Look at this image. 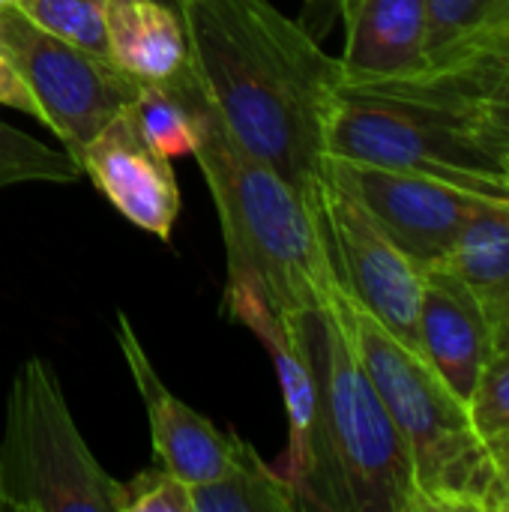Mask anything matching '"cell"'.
<instances>
[{"mask_svg":"<svg viewBox=\"0 0 509 512\" xmlns=\"http://www.w3.org/2000/svg\"><path fill=\"white\" fill-rule=\"evenodd\" d=\"M204 99L255 159L303 195L327 159L342 63L270 0H180Z\"/></svg>","mask_w":509,"mask_h":512,"instance_id":"1","label":"cell"},{"mask_svg":"<svg viewBox=\"0 0 509 512\" xmlns=\"http://www.w3.org/2000/svg\"><path fill=\"white\" fill-rule=\"evenodd\" d=\"M336 297L303 315L318 405L312 432L300 456L285 465V477L300 510L426 512L408 447L354 348Z\"/></svg>","mask_w":509,"mask_h":512,"instance_id":"2","label":"cell"},{"mask_svg":"<svg viewBox=\"0 0 509 512\" xmlns=\"http://www.w3.org/2000/svg\"><path fill=\"white\" fill-rule=\"evenodd\" d=\"M195 162L225 240V288H246L282 315L333 303L342 288L309 195L240 147L210 102L201 108Z\"/></svg>","mask_w":509,"mask_h":512,"instance_id":"3","label":"cell"},{"mask_svg":"<svg viewBox=\"0 0 509 512\" xmlns=\"http://www.w3.org/2000/svg\"><path fill=\"white\" fill-rule=\"evenodd\" d=\"M327 156L423 174L509 201L504 153L480 117L420 75L342 84L327 123Z\"/></svg>","mask_w":509,"mask_h":512,"instance_id":"4","label":"cell"},{"mask_svg":"<svg viewBox=\"0 0 509 512\" xmlns=\"http://www.w3.org/2000/svg\"><path fill=\"white\" fill-rule=\"evenodd\" d=\"M354 348L381 393L414 465L426 512H492L498 465L471 423L468 402L366 309L339 291Z\"/></svg>","mask_w":509,"mask_h":512,"instance_id":"5","label":"cell"},{"mask_svg":"<svg viewBox=\"0 0 509 512\" xmlns=\"http://www.w3.org/2000/svg\"><path fill=\"white\" fill-rule=\"evenodd\" d=\"M0 507L18 512H120V483L87 447L57 372L18 366L0 432Z\"/></svg>","mask_w":509,"mask_h":512,"instance_id":"6","label":"cell"},{"mask_svg":"<svg viewBox=\"0 0 509 512\" xmlns=\"http://www.w3.org/2000/svg\"><path fill=\"white\" fill-rule=\"evenodd\" d=\"M0 45L36 96L45 129L60 138L72 159H78L141 87V81L111 60L33 24L15 6L0 9Z\"/></svg>","mask_w":509,"mask_h":512,"instance_id":"7","label":"cell"},{"mask_svg":"<svg viewBox=\"0 0 509 512\" xmlns=\"http://www.w3.org/2000/svg\"><path fill=\"white\" fill-rule=\"evenodd\" d=\"M339 288L402 345L420 354L423 270L393 243L369 210L321 174L309 192ZM423 357V354H420Z\"/></svg>","mask_w":509,"mask_h":512,"instance_id":"8","label":"cell"},{"mask_svg":"<svg viewBox=\"0 0 509 512\" xmlns=\"http://www.w3.org/2000/svg\"><path fill=\"white\" fill-rule=\"evenodd\" d=\"M324 177L357 198L420 270L447 258L468 216L486 201V195L435 177L333 156L324 159Z\"/></svg>","mask_w":509,"mask_h":512,"instance_id":"9","label":"cell"},{"mask_svg":"<svg viewBox=\"0 0 509 512\" xmlns=\"http://www.w3.org/2000/svg\"><path fill=\"white\" fill-rule=\"evenodd\" d=\"M75 162L123 219L159 240H171L180 216V183L171 159L144 138L129 108H123Z\"/></svg>","mask_w":509,"mask_h":512,"instance_id":"10","label":"cell"},{"mask_svg":"<svg viewBox=\"0 0 509 512\" xmlns=\"http://www.w3.org/2000/svg\"><path fill=\"white\" fill-rule=\"evenodd\" d=\"M117 345L123 354V363L129 366V375L141 393V402L147 408L150 420V444L153 459L168 474L180 477L186 486H201L216 477H222L234 462L237 435L222 432L213 426L204 414L189 408L183 399H177L159 372L153 369V360L147 348L141 345L129 315L117 312Z\"/></svg>","mask_w":509,"mask_h":512,"instance_id":"11","label":"cell"},{"mask_svg":"<svg viewBox=\"0 0 509 512\" xmlns=\"http://www.w3.org/2000/svg\"><path fill=\"white\" fill-rule=\"evenodd\" d=\"M495 351V330L483 300L447 267L423 270L420 354L459 399H471Z\"/></svg>","mask_w":509,"mask_h":512,"instance_id":"12","label":"cell"},{"mask_svg":"<svg viewBox=\"0 0 509 512\" xmlns=\"http://www.w3.org/2000/svg\"><path fill=\"white\" fill-rule=\"evenodd\" d=\"M345 24L342 84L411 78L429 69L426 0H333Z\"/></svg>","mask_w":509,"mask_h":512,"instance_id":"13","label":"cell"},{"mask_svg":"<svg viewBox=\"0 0 509 512\" xmlns=\"http://www.w3.org/2000/svg\"><path fill=\"white\" fill-rule=\"evenodd\" d=\"M108 60L141 84L195 81L186 21L174 0H108Z\"/></svg>","mask_w":509,"mask_h":512,"instance_id":"14","label":"cell"},{"mask_svg":"<svg viewBox=\"0 0 509 512\" xmlns=\"http://www.w3.org/2000/svg\"><path fill=\"white\" fill-rule=\"evenodd\" d=\"M420 78L465 102L483 123L492 144L509 153V24L489 30L459 51H453L444 63L420 72Z\"/></svg>","mask_w":509,"mask_h":512,"instance_id":"15","label":"cell"},{"mask_svg":"<svg viewBox=\"0 0 509 512\" xmlns=\"http://www.w3.org/2000/svg\"><path fill=\"white\" fill-rule=\"evenodd\" d=\"M438 267L456 273L492 309L509 288V201L486 198Z\"/></svg>","mask_w":509,"mask_h":512,"instance_id":"16","label":"cell"},{"mask_svg":"<svg viewBox=\"0 0 509 512\" xmlns=\"http://www.w3.org/2000/svg\"><path fill=\"white\" fill-rule=\"evenodd\" d=\"M195 512H297L300 498L285 474L264 465L258 450L237 435L231 468L201 486H192Z\"/></svg>","mask_w":509,"mask_h":512,"instance_id":"17","label":"cell"},{"mask_svg":"<svg viewBox=\"0 0 509 512\" xmlns=\"http://www.w3.org/2000/svg\"><path fill=\"white\" fill-rule=\"evenodd\" d=\"M204 90L198 78L186 87L141 84L135 99L126 105L144 138L168 159L195 156L201 141V108Z\"/></svg>","mask_w":509,"mask_h":512,"instance_id":"18","label":"cell"},{"mask_svg":"<svg viewBox=\"0 0 509 512\" xmlns=\"http://www.w3.org/2000/svg\"><path fill=\"white\" fill-rule=\"evenodd\" d=\"M429 6V69L444 63L471 39L507 27L509 0H426Z\"/></svg>","mask_w":509,"mask_h":512,"instance_id":"19","label":"cell"},{"mask_svg":"<svg viewBox=\"0 0 509 512\" xmlns=\"http://www.w3.org/2000/svg\"><path fill=\"white\" fill-rule=\"evenodd\" d=\"M78 162L57 147L0 120V192L21 183H75Z\"/></svg>","mask_w":509,"mask_h":512,"instance_id":"20","label":"cell"},{"mask_svg":"<svg viewBox=\"0 0 509 512\" xmlns=\"http://www.w3.org/2000/svg\"><path fill=\"white\" fill-rule=\"evenodd\" d=\"M15 9H21L33 24L108 60V0H18Z\"/></svg>","mask_w":509,"mask_h":512,"instance_id":"21","label":"cell"},{"mask_svg":"<svg viewBox=\"0 0 509 512\" xmlns=\"http://www.w3.org/2000/svg\"><path fill=\"white\" fill-rule=\"evenodd\" d=\"M471 423L495 465L509 456V348H495L468 399Z\"/></svg>","mask_w":509,"mask_h":512,"instance_id":"22","label":"cell"},{"mask_svg":"<svg viewBox=\"0 0 509 512\" xmlns=\"http://www.w3.org/2000/svg\"><path fill=\"white\" fill-rule=\"evenodd\" d=\"M120 512H195L192 486L159 465L147 468L120 483Z\"/></svg>","mask_w":509,"mask_h":512,"instance_id":"23","label":"cell"},{"mask_svg":"<svg viewBox=\"0 0 509 512\" xmlns=\"http://www.w3.org/2000/svg\"><path fill=\"white\" fill-rule=\"evenodd\" d=\"M0 105L15 108V111L27 114V117H33L36 123H42V126H45V114H42V108H39L36 96L30 93L27 81L21 78L18 66L12 63V57L6 54V48H3V45H0Z\"/></svg>","mask_w":509,"mask_h":512,"instance_id":"24","label":"cell"},{"mask_svg":"<svg viewBox=\"0 0 509 512\" xmlns=\"http://www.w3.org/2000/svg\"><path fill=\"white\" fill-rule=\"evenodd\" d=\"M489 318H492V330H495V348H509V288L489 309Z\"/></svg>","mask_w":509,"mask_h":512,"instance_id":"25","label":"cell"},{"mask_svg":"<svg viewBox=\"0 0 509 512\" xmlns=\"http://www.w3.org/2000/svg\"><path fill=\"white\" fill-rule=\"evenodd\" d=\"M492 512H509V456L498 462L495 495H492Z\"/></svg>","mask_w":509,"mask_h":512,"instance_id":"26","label":"cell"},{"mask_svg":"<svg viewBox=\"0 0 509 512\" xmlns=\"http://www.w3.org/2000/svg\"><path fill=\"white\" fill-rule=\"evenodd\" d=\"M3 6H18V0H0V9H3Z\"/></svg>","mask_w":509,"mask_h":512,"instance_id":"27","label":"cell"},{"mask_svg":"<svg viewBox=\"0 0 509 512\" xmlns=\"http://www.w3.org/2000/svg\"><path fill=\"white\" fill-rule=\"evenodd\" d=\"M504 174H507V183H509V153L504 156Z\"/></svg>","mask_w":509,"mask_h":512,"instance_id":"28","label":"cell"},{"mask_svg":"<svg viewBox=\"0 0 509 512\" xmlns=\"http://www.w3.org/2000/svg\"><path fill=\"white\" fill-rule=\"evenodd\" d=\"M174 3H180V0H174Z\"/></svg>","mask_w":509,"mask_h":512,"instance_id":"29","label":"cell"}]
</instances>
